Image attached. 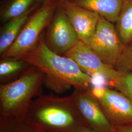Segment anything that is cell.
<instances>
[{
    "label": "cell",
    "instance_id": "obj_1",
    "mask_svg": "<svg viewBox=\"0 0 132 132\" xmlns=\"http://www.w3.org/2000/svg\"><path fill=\"white\" fill-rule=\"evenodd\" d=\"M18 59L41 71L44 75V84L57 93L65 92L71 87L87 90L93 82L92 77L82 71L73 60L51 50L43 34L36 46Z\"/></svg>",
    "mask_w": 132,
    "mask_h": 132
},
{
    "label": "cell",
    "instance_id": "obj_2",
    "mask_svg": "<svg viewBox=\"0 0 132 132\" xmlns=\"http://www.w3.org/2000/svg\"><path fill=\"white\" fill-rule=\"evenodd\" d=\"M24 121L45 132H77L90 127L72 94L65 97L39 95L32 101Z\"/></svg>",
    "mask_w": 132,
    "mask_h": 132
},
{
    "label": "cell",
    "instance_id": "obj_3",
    "mask_svg": "<svg viewBox=\"0 0 132 132\" xmlns=\"http://www.w3.org/2000/svg\"><path fill=\"white\" fill-rule=\"evenodd\" d=\"M44 75L30 66L19 77L0 85V116L24 120L28 109L44 84Z\"/></svg>",
    "mask_w": 132,
    "mask_h": 132
},
{
    "label": "cell",
    "instance_id": "obj_4",
    "mask_svg": "<svg viewBox=\"0 0 132 132\" xmlns=\"http://www.w3.org/2000/svg\"><path fill=\"white\" fill-rule=\"evenodd\" d=\"M60 0H47L29 17L14 43L3 54V59H19L37 44L43 30L48 27Z\"/></svg>",
    "mask_w": 132,
    "mask_h": 132
},
{
    "label": "cell",
    "instance_id": "obj_5",
    "mask_svg": "<svg viewBox=\"0 0 132 132\" xmlns=\"http://www.w3.org/2000/svg\"><path fill=\"white\" fill-rule=\"evenodd\" d=\"M107 65L116 69L125 46L115 25L100 17L94 34L84 42Z\"/></svg>",
    "mask_w": 132,
    "mask_h": 132
},
{
    "label": "cell",
    "instance_id": "obj_6",
    "mask_svg": "<svg viewBox=\"0 0 132 132\" xmlns=\"http://www.w3.org/2000/svg\"><path fill=\"white\" fill-rule=\"evenodd\" d=\"M109 121L116 128L132 125V102L118 90L102 87L90 90Z\"/></svg>",
    "mask_w": 132,
    "mask_h": 132
},
{
    "label": "cell",
    "instance_id": "obj_7",
    "mask_svg": "<svg viewBox=\"0 0 132 132\" xmlns=\"http://www.w3.org/2000/svg\"><path fill=\"white\" fill-rule=\"evenodd\" d=\"M45 42L52 52L64 55L79 41L78 35L68 19L61 2L48 26Z\"/></svg>",
    "mask_w": 132,
    "mask_h": 132
},
{
    "label": "cell",
    "instance_id": "obj_8",
    "mask_svg": "<svg viewBox=\"0 0 132 132\" xmlns=\"http://www.w3.org/2000/svg\"><path fill=\"white\" fill-rule=\"evenodd\" d=\"M73 60L86 73L102 76L114 87L121 71L105 64L90 47L79 40L74 47L63 55Z\"/></svg>",
    "mask_w": 132,
    "mask_h": 132
},
{
    "label": "cell",
    "instance_id": "obj_9",
    "mask_svg": "<svg viewBox=\"0 0 132 132\" xmlns=\"http://www.w3.org/2000/svg\"><path fill=\"white\" fill-rule=\"evenodd\" d=\"M72 94L83 118L90 127L97 132H115L116 128L109 121L90 90L75 89Z\"/></svg>",
    "mask_w": 132,
    "mask_h": 132
},
{
    "label": "cell",
    "instance_id": "obj_10",
    "mask_svg": "<svg viewBox=\"0 0 132 132\" xmlns=\"http://www.w3.org/2000/svg\"><path fill=\"white\" fill-rule=\"evenodd\" d=\"M60 2L79 40L84 42L92 36L98 23L100 17L99 15L76 5L69 0H60Z\"/></svg>",
    "mask_w": 132,
    "mask_h": 132
},
{
    "label": "cell",
    "instance_id": "obj_11",
    "mask_svg": "<svg viewBox=\"0 0 132 132\" xmlns=\"http://www.w3.org/2000/svg\"><path fill=\"white\" fill-rule=\"evenodd\" d=\"M71 2L93 11L101 17L115 23L118 18L122 0H69Z\"/></svg>",
    "mask_w": 132,
    "mask_h": 132
},
{
    "label": "cell",
    "instance_id": "obj_12",
    "mask_svg": "<svg viewBox=\"0 0 132 132\" xmlns=\"http://www.w3.org/2000/svg\"><path fill=\"white\" fill-rule=\"evenodd\" d=\"M40 5H36L28 12L7 21L1 30L0 54L2 55L14 43L29 17Z\"/></svg>",
    "mask_w": 132,
    "mask_h": 132
},
{
    "label": "cell",
    "instance_id": "obj_13",
    "mask_svg": "<svg viewBox=\"0 0 132 132\" xmlns=\"http://www.w3.org/2000/svg\"><path fill=\"white\" fill-rule=\"evenodd\" d=\"M115 27L123 44L126 46L132 41V0H122Z\"/></svg>",
    "mask_w": 132,
    "mask_h": 132
},
{
    "label": "cell",
    "instance_id": "obj_14",
    "mask_svg": "<svg viewBox=\"0 0 132 132\" xmlns=\"http://www.w3.org/2000/svg\"><path fill=\"white\" fill-rule=\"evenodd\" d=\"M37 4L35 0H4L1 5V20L6 23L24 14Z\"/></svg>",
    "mask_w": 132,
    "mask_h": 132
},
{
    "label": "cell",
    "instance_id": "obj_15",
    "mask_svg": "<svg viewBox=\"0 0 132 132\" xmlns=\"http://www.w3.org/2000/svg\"><path fill=\"white\" fill-rule=\"evenodd\" d=\"M0 63V79L4 82L18 73L28 65L26 62L18 59H3Z\"/></svg>",
    "mask_w": 132,
    "mask_h": 132
},
{
    "label": "cell",
    "instance_id": "obj_16",
    "mask_svg": "<svg viewBox=\"0 0 132 132\" xmlns=\"http://www.w3.org/2000/svg\"><path fill=\"white\" fill-rule=\"evenodd\" d=\"M0 132H45L35 129L24 120L0 116Z\"/></svg>",
    "mask_w": 132,
    "mask_h": 132
},
{
    "label": "cell",
    "instance_id": "obj_17",
    "mask_svg": "<svg viewBox=\"0 0 132 132\" xmlns=\"http://www.w3.org/2000/svg\"><path fill=\"white\" fill-rule=\"evenodd\" d=\"M114 87L127 96L132 102V72L121 71V75Z\"/></svg>",
    "mask_w": 132,
    "mask_h": 132
},
{
    "label": "cell",
    "instance_id": "obj_18",
    "mask_svg": "<svg viewBox=\"0 0 132 132\" xmlns=\"http://www.w3.org/2000/svg\"><path fill=\"white\" fill-rule=\"evenodd\" d=\"M116 68L120 71L132 72V44L125 46Z\"/></svg>",
    "mask_w": 132,
    "mask_h": 132
},
{
    "label": "cell",
    "instance_id": "obj_19",
    "mask_svg": "<svg viewBox=\"0 0 132 132\" xmlns=\"http://www.w3.org/2000/svg\"><path fill=\"white\" fill-rule=\"evenodd\" d=\"M115 132H132V125L116 128Z\"/></svg>",
    "mask_w": 132,
    "mask_h": 132
},
{
    "label": "cell",
    "instance_id": "obj_20",
    "mask_svg": "<svg viewBox=\"0 0 132 132\" xmlns=\"http://www.w3.org/2000/svg\"><path fill=\"white\" fill-rule=\"evenodd\" d=\"M77 132H97L96 131H95L93 129L90 127H86L85 128H83L79 131H77Z\"/></svg>",
    "mask_w": 132,
    "mask_h": 132
},
{
    "label": "cell",
    "instance_id": "obj_21",
    "mask_svg": "<svg viewBox=\"0 0 132 132\" xmlns=\"http://www.w3.org/2000/svg\"><path fill=\"white\" fill-rule=\"evenodd\" d=\"M47 0H35L36 3L40 5H42Z\"/></svg>",
    "mask_w": 132,
    "mask_h": 132
}]
</instances>
